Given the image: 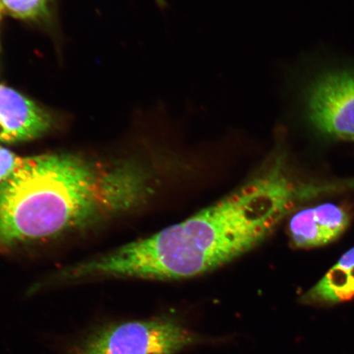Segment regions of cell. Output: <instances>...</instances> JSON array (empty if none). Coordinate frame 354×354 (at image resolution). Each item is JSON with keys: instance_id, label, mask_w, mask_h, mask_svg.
<instances>
[{"instance_id": "6da1fadb", "label": "cell", "mask_w": 354, "mask_h": 354, "mask_svg": "<svg viewBox=\"0 0 354 354\" xmlns=\"http://www.w3.org/2000/svg\"><path fill=\"white\" fill-rule=\"evenodd\" d=\"M283 138L261 169L227 196L152 236L66 269V277L183 280L205 275L254 249L298 203L334 189L331 184L296 180Z\"/></svg>"}, {"instance_id": "7a4b0ae2", "label": "cell", "mask_w": 354, "mask_h": 354, "mask_svg": "<svg viewBox=\"0 0 354 354\" xmlns=\"http://www.w3.org/2000/svg\"><path fill=\"white\" fill-rule=\"evenodd\" d=\"M155 192L141 163L59 153L21 158L0 183V245L48 240L134 210Z\"/></svg>"}, {"instance_id": "3957f363", "label": "cell", "mask_w": 354, "mask_h": 354, "mask_svg": "<svg viewBox=\"0 0 354 354\" xmlns=\"http://www.w3.org/2000/svg\"><path fill=\"white\" fill-rule=\"evenodd\" d=\"M292 112L326 138L354 141V68L332 66L288 77Z\"/></svg>"}, {"instance_id": "277c9868", "label": "cell", "mask_w": 354, "mask_h": 354, "mask_svg": "<svg viewBox=\"0 0 354 354\" xmlns=\"http://www.w3.org/2000/svg\"><path fill=\"white\" fill-rule=\"evenodd\" d=\"M203 338L174 317L117 323L84 340L75 354H177Z\"/></svg>"}, {"instance_id": "5b68a950", "label": "cell", "mask_w": 354, "mask_h": 354, "mask_svg": "<svg viewBox=\"0 0 354 354\" xmlns=\"http://www.w3.org/2000/svg\"><path fill=\"white\" fill-rule=\"evenodd\" d=\"M51 126L52 118L46 111L15 88L0 84V142L37 139Z\"/></svg>"}, {"instance_id": "8992f818", "label": "cell", "mask_w": 354, "mask_h": 354, "mask_svg": "<svg viewBox=\"0 0 354 354\" xmlns=\"http://www.w3.org/2000/svg\"><path fill=\"white\" fill-rule=\"evenodd\" d=\"M348 223V212L333 203L307 207L292 216L290 240L295 247L301 249L322 246L338 238Z\"/></svg>"}, {"instance_id": "52a82bcc", "label": "cell", "mask_w": 354, "mask_h": 354, "mask_svg": "<svg viewBox=\"0 0 354 354\" xmlns=\"http://www.w3.org/2000/svg\"><path fill=\"white\" fill-rule=\"evenodd\" d=\"M354 298V248L302 297L307 304H336Z\"/></svg>"}, {"instance_id": "ba28073f", "label": "cell", "mask_w": 354, "mask_h": 354, "mask_svg": "<svg viewBox=\"0 0 354 354\" xmlns=\"http://www.w3.org/2000/svg\"><path fill=\"white\" fill-rule=\"evenodd\" d=\"M48 0H0L3 10L19 19H34L46 12Z\"/></svg>"}, {"instance_id": "9c48e42d", "label": "cell", "mask_w": 354, "mask_h": 354, "mask_svg": "<svg viewBox=\"0 0 354 354\" xmlns=\"http://www.w3.org/2000/svg\"><path fill=\"white\" fill-rule=\"evenodd\" d=\"M20 160L21 157L0 146V183L15 171Z\"/></svg>"}, {"instance_id": "30bf717a", "label": "cell", "mask_w": 354, "mask_h": 354, "mask_svg": "<svg viewBox=\"0 0 354 354\" xmlns=\"http://www.w3.org/2000/svg\"><path fill=\"white\" fill-rule=\"evenodd\" d=\"M3 7L1 6V3H0V16H1V12L3 11Z\"/></svg>"}]
</instances>
